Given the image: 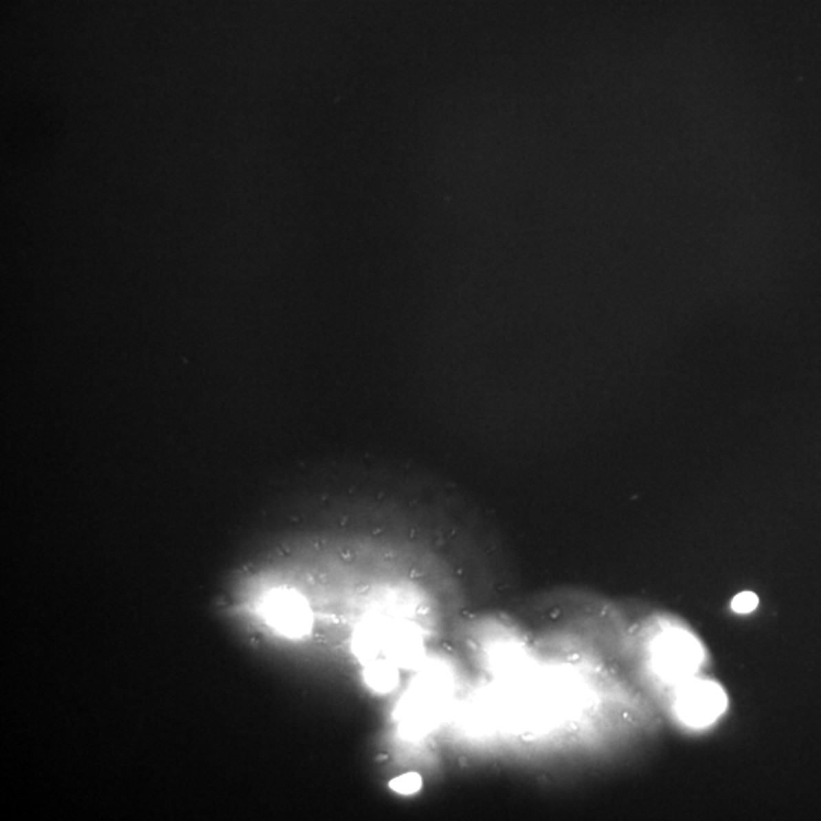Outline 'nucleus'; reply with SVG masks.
I'll list each match as a JSON object with an SVG mask.
<instances>
[{"label":"nucleus","instance_id":"8","mask_svg":"<svg viewBox=\"0 0 821 821\" xmlns=\"http://www.w3.org/2000/svg\"><path fill=\"white\" fill-rule=\"evenodd\" d=\"M758 605V596L753 592H742L739 593L735 599L731 601V608L738 613H750Z\"/></svg>","mask_w":821,"mask_h":821},{"label":"nucleus","instance_id":"6","mask_svg":"<svg viewBox=\"0 0 821 821\" xmlns=\"http://www.w3.org/2000/svg\"><path fill=\"white\" fill-rule=\"evenodd\" d=\"M365 677L370 686L375 687L376 691H390L397 681V672L391 663L375 662L366 669Z\"/></svg>","mask_w":821,"mask_h":821},{"label":"nucleus","instance_id":"3","mask_svg":"<svg viewBox=\"0 0 821 821\" xmlns=\"http://www.w3.org/2000/svg\"><path fill=\"white\" fill-rule=\"evenodd\" d=\"M727 707V696L720 685L709 680L686 683L677 700L681 720L692 727H706L712 724Z\"/></svg>","mask_w":821,"mask_h":821},{"label":"nucleus","instance_id":"7","mask_svg":"<svg viewBox=\"0 0 821 821\" xmlns=\"http://www.w3.org/2000/svg\"><path fill=\"white\" fill-rule=\"evenodd\" d=\"M390 787L400 794H413V793H415V791L420 789L422 777L415 773L403 774L400 777H395V779L390 783Z\"/></svg>","mask_w":821,"mask_h":821},{"label":"nucleus","instance_id":"5","mask_svg":"<svg viewBox=\"0 0 821 821\" xmlns=\"http://www.w3.org/2000/svg\"><path fill=\"white\" fill-rule=\"evenodd\" d=\"M438 706L439 683L437 680H424L403 705L402 720L406 723L409 730H424L434 723Z\"/></svg>","mask_w":821,"mask_h":821},{"label":"nucleus","instance_id":"2","mask_svg":"<svg viewBox=\"0 0 821 821\" xmlns=\"http://www.w3.org/2000/svg\"><path fill=\"white\" fill-rule=\"evenodd\" d=\"M703 661V649L694 636L680 630L663 633L654 645L657 669L668 678H685L694 674Z\"/></svg>","mask_w":821,"mask_h":821},{"label":"nucleus","instance_id":"1","mask_svg":"<svg viewBox=\"0 0 821 821\" xmlns=\"http://www.w3.org/2000/svg\"><path fill=\"white\" fill-rule=\"evenodd\" d=\"M357 648L366 661L375 662H408L419 654V641L406 628L390 622H370L365 624L357 637Z\"/></svg>","mask_w":821,"mask_h":821},{"label":"nucleus","instance_id":"4","mask_svg":"<svg viewBox=\"0 0 821 821\" xmlns=\"http://www.w3.org/2000/svg\"><path fill=\"white\" fill-rule=\"evenodd\" d=\"M263 616L278 632L291 637L304 634L311 628V613L297 593L273 592L263 603Z\"/></svg>","mask_w":821,"mask_h":821}]
</instances>
